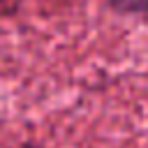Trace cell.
I'll return each mask as SVG.
<instances>
[{
	"mask_svg": "<svg viewBox=\"0 0 148 148\" xmlns=\"http://www.w3.org/2000/svg\"><path fill=\"white\" fill-rule=\"evenodd\" d=\"M109 7L120 14H148V0H109Z\"/></svg>",
	"mask_w": 148,
	"mask_h": 148,
	"instance_id": "cell-1",
	"label": "cell"
}]
</instances>
